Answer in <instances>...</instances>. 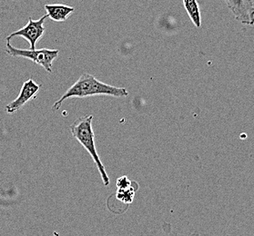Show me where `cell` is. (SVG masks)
<instances>
[{
  "instance_id": "5",
  "label": "cell",
  "mask_w": 254,
  "mask_h": 236,
  "mask_svg": "<svg viewBox=\"0 0 254 236\" xmlns=\"http://www.w3.org/2000/svg\"><path fill=\"white\" fill-rule=\"evenodd\" d=\"M239 22L254 26V5L252 0H224Z\"/></svg>"
},
{
  "instance_id": "1",
  "label": "cell",
  "mask_w": 254,
  "mask_h": 236,
  "mask_svg": "<svg viewBox=\"0 0 254 236\" xmlns=\"http://www.w3.org/2000/svg\"><path fill=\"white\" fill-rule=\"evenodd\" d=\"M93 95H111L115 97H125L128 95V92L126 88H116L105 83L100 82L93 76L84 73L78 78V80L66 90V93L53 104L52 110L57 111L60 109L63 102L66 99L73 97L83 98Z\"/></svg>"
},
{
  "instance_id": "2",
  "label": "cell",
  "mask_w": 254,
  "mask_h": 236,
  "mask_svg": "<svg viewBox=\"0 0 254 236\" xmlns=\"http://www.w3.org/2000/svg\"><path fill=\"white\" fill-rule=\"evenodd\" d=\"M92 120L93 115H87L77 118L70 126V132L72 137L77 140L78 143L86 149L91 158L94 161L95 165H97V168L100 172L101 179L106 187L110 186L111 181L110 177L107 174L105 166L102 164L100 158V155L98 154L96 144H95V135L92 127Z\"/></svg>"
},
{
  "instance_id": "6",
  "label": "cell",
  "mask_w": 254,
  "mask_h": 236,
  "mask_svg": "<svg viewBox=\"0 0 254 236\" xmlns=\"http://www.w3.org/2000/svg\"><path fill=\"white\" fill-rule=\"evenodd\" d=\"M40 86L34 81L33 79H28V81L23 84L20 93L17 95V98L11 103L6 105V112L7 114H14L19 109H21L28 101L36 98L39 92Z\"/></svg>"
},
{
  "instance_id": "7",
  "label": "cell",
  "mask_w": 254,
  "mask_h": 236,
  "mask_svg": "<svg viewBox=\"0 0 254 236\" xmlns=\"http://www.w3.org/2000/svg\"><path fill=\"white\" fill-rule=\"evenodd\" d=\"M45 9L47 16L56 22H62L66 20L67 17L74 12V7L65 5H46Z\"/></svg>"
},
{
  "instance_id": "9",
  "label": "cell",
  "mask_w": 254,
  "mask_h": 236,
  "mask_svg": "<svg viewBox=\"0 0 254 236\" xmlns=\"http://www.w3.org/2000/svg\"><path fill=\"white\" fill-rule=\"evenodd\" d=\"M135 192H136V189L133 188L132 186L124 189H118L116 197L118 200L122 201V203L129 204L132 203Z\"/></svg>"
},
{
  "instance_id": "3",
  "label": "cell",
  "mask_w": 254,
  "mask_h": 236,
  "mask_svg": "<svg viewBox=\"0 0 254 236\" xmlns=\"http://www.w3.org/2000/svg\"><path fill=\"white\" fill-rule=\"evenodd\" d=\"M59 50L49 49H18L13 47L9 41H6V53L14 57H24L42 66L48 73H52V63L59 55Z\"/></svg>"
},
{
  "instance_id": "10",
  "label": "cell",
  "mask_w": 254,
  "mask_h": 236,
  "mask_svg": "<svg viewBox=\"0 0 254 236\" xmlns=\"http://www.w3.org/2000/svg\"><path fill=\"white\" fill-rule=\"evenodd\" d=\"M117 186H118V189H124V188L130 187L131 182L129 181V179L127 178V176H122L118 179Z\"/></svg>"
},
{
  "instance_id": "8",
  "label": "cell",
  "mask_w": 254,
  "mask_h": 236,
  "mask_svg": "<svg viewBox=\"0 0 254 236\" xmlns=\"http://www.w3.org/2000/svg\"><path fill=\"white\" fill-rule=\"evenodd\" d=\"M183 5L188 13L189 17L194 25L199 28L201 25V18L199 14V8L196 0H183Z\"/></svg>"
},
{
  "instance_id": "4",
  "label": "cell",
  "mask_w": 254,
  "mask_h": 236,
  "mask_svg": "<svg viewBox=\"0 0 254 236\" xmlns=\"http://www.w3.org/2000/svg\"><path fill=\"white\" fill-rule=\"evenodd\" d=\"M48 18V16H43L39 20H33L32 17L28 18V23L24 28L15 31L6 37V41H9L12 38L15 37H22L27 39L30 45V49H36V44L39 39L43 37L45 33V20Z\"/></svg>"
}]
</instances>
